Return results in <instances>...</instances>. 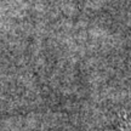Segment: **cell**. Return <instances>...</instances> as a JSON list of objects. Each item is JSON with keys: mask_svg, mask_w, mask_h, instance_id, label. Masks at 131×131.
Here are the masks:
<instances>
[{"mask_svg": "<svg viewBox=\"0 0 131 131\" xmlns=\"http://www.w3.org/2000/svg\"><path fill=\"white\" fill-rule=\"evenodd\" d=\"M117 131H131V115L123 118L119 122Z\"/></svg>", "mask_w": 131, "mask_h": 131, "instance_id": "6da1fadb", "label": "cell"}]
</instances>
